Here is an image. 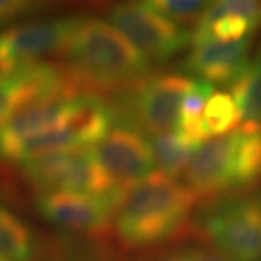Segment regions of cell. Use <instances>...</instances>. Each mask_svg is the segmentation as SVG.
Returning <instances> with one entry per match:
<instances>
[{
  "label": "cell",
  "mask_w": 261,
  "mask_h": 261,
  "mask_svg": "<svg viewBox=\"0 0 261 261\" xmlns=\"http://www.w3.org/2000/svg\"><path fill=\"white\" fill-rule=\"evenodd\" d=\"M63 54L67 74L87 93L129 90L149 71L148 58L113 25L97 18H80Z\"/></svg>",
  "instance_id": "cell-1"
},
{
  "label": "cell",
  "mask_w": 261,
  "mask_h": 261,
  "mask_svg": "<svg viewBox=\"0 0 261 261\" xmlns=\"http://www.w3.org/2000/svg\"><path fill=\"white\" fill-rule=\"evenodd\" d=\"M199 197L174 177L152 171L123 190L115 212V232L126 248H149L177 237Z\"/></svg>",
  "instance_id": "cell-2"
},
{
  "label": "cell",
  "mask_w": 261,
  "mask_h": 261,
  "mask_svg": "<svg viewBox=\"0 0 261 261\" xmlns=\"http://www.w3.org/2000/svg\"><path fill=\"white\" fill-rule=\"evenodd\" d=\"M196 228L232 261H261V192L211 202Z\"/></svg>",
  "instance_id": "cell-3"
},
{
  "label": "cell",
  "mask_w": 261,
  "mask_h": 261,
  "mask_svg": "<svg viewBox=\"0 0 261 261\" xmlns=\"http://www.w3.org/2000/svg\"><path fill=\"white\" fill-rule=\"evenodd\" d=\"M20 171L38 193L79 192L109 199L115 207L122 195L90 148L67 149L35 157L20 163Z\"/></svg>",
  "instance_id": "cell-4"
},
{
  "label": "cell",
  "mask_w": 261,
  "mask_h": 261,
  "mask_svg": "<svg viewBox=\"0 0 261 261\" xmlns=\"http://www.w3.org/2000/svg\"><path fill=\"white\" fill-rule=\"evenodd\" d=\"M193 79L177 73L147 75L123 99V118L151 137L177 129L181 103ZM115 111V112H119Z\"/></svg>",
  "instance_id": "cell-5"
},
{
  "label": "cell",
  "mask_w": 261,
  "mask_h": 261,
  "mask_svg": "<svg viewBox=\"0 0 261 261\" xmlns=\"http://www.w3.org/2000/svg\"><path fill=\"white\" fill-rule=\"evenodd\" d=\"M108 19L148 60L167 61L192 44V31L151 9L147 2L119 3Z\"/></svg>",
  "instance_id": "cell-6"
},
{
  "label": "cell",
  "mask_w": 261,
  "mask_h": 261,
  "mask_svg": "<svg viewBox=\"0 0 261 261\" xmlns=\"http://www.w3.org/2000/svg\"><path fill=\"white\" fill-rule=\"evenodd\" d=\"M79 16L35 20L0 34V79L19 67L64 53L79 23Z\"/></svg>",
  "instance_id": "cell-7"
},
{
  "label": "cell",
  "mask_w": 261,
  "mask_h": 261,
  "mask_svg": "<svg viewBox=\"0 0 261 261\" xmlns=\"http://www.w3.org/2000/svg\"><path fill=\"white\" fill-rule=\"evenodd\" d=\"M63 93H80L63 67L47 61L19 67L0 79V126L29 103Z\"/></svg>",
  "instance_id": "cell-8"
},
{
  "label": "cell",
  "mask_w": 261,
  "mask_h": 261,
  "mask_svg": "<svg viewBox=\"0 0 261 261\" xmlns=\"http://www.w3.org/2000/svg\"><path fill=\"white\" fill-rule=\"evenodd\" d=\"M94 155L121 192L152 173L154 155L140 129L122 123L105 137Z\"/></svg>",
  "instance_id": "cell-9"
},
{
  "label": "cell",
  "mask_w": 261,
  "mask_h": 261,
  "mask_svg": "<svg viewBox=\"0 0 261 261\" xmlns=\"http://www.w3.org/2000/svg\"><path fill=\"white\" fill-rule=\"evenodd\" d=\"M37 209L51 224L90 237H100L109 231L115 203L105 197L79 192L53 190L38 195Z\"/></svg>",
  "instance_id": "cell-10"
},
{
  "label": "cell",
  "mask_w": 261,
  "mask_h": 261,
  "mask_svg": "<svg viewBox=\"0 0 261 261\" xmlns=\"http://www.w3.org/2000/svg\"><path fill=\"white\" fill-rule=\"evenodd\" d=\"M261 28V2L219 0L209 6L192 31V45L206 42H238Z\"/></svg>",
  "instance_id": "cell-11"
},
{
  "label": "cell",
  "mask_w": 261,
  "mask_h": 261,
  "mask_svg": "<svg viewBox=\"0 0 261 261\" xmlns=\"http://www.w3.org/2000/svg\"><path fill=\"white\" fill-rule=\"evenodd\" d=\"M80 93H63L38 99L22 108L0 126V160L10 161L29 138L58 126L71 112Z\"/></svg>",
  "instance_id": "cell-12"
},
{
  "label": "cell",
  "mask_w": 261,
  "mask_h": 261,
  "mask_svg": "<svg viewBox=\"0 0 261 261\" xmlns=\"http://www.w3.org/2000/svg\"><path fill=\"white\" fill-rule=\"evenodd\" d=\"M232 132L203 142L185 170L186 185L200 202H215L231 196L229 168L232 157Z\"/></svg>",
  "instance_id": "cell-13"
},
{
  "label": "cell",
  "mask_w": 261,
  "mask_h": 261,
  "mask_svg": "<svg viewBox=\"0 0 261 261\" xmlns=\"http://www.w3.org/2000/svg\"><path fill=\"white\" fill-rule=\"evenodd\" d=\"M254 38L238 42H206L195 45L186 57L183 67L199 80L229 86L240 75L251 58Z\"/></svg>",
  "instance_id": "cell-14"
},
{
  "label": "cell",
  "mask_w": 261,
  "mask_h": 261,
  "mask_svg": "<svg viewBox=\"0 0 261 261\" xmlns=\"http://www.w3.org/2000/svg\"><path fill=\"white\" fill-rule=\"evenodd\" d=\"M228 89L241 112L243 123L261 126V47Z\"/></svg>",
  "instance_id": "cell-15"
},
{
  "label": "cell",
  "mask_w": 261,
  "mask_h": 261,
  "mask_svg": "<svg viewBox=\"0 0 261 261\" xmlns=\"http://www.w3.org/2000/svg\"><path fill=\"white\" fill-rule=\"evenodd\" d=\"M149 145L152 149L154 163H157L160 168L159 171L174 178L186 170L190 160L200 147L185 138L177 130L151 137Z\"/></svg>",
  "instance_id": "cell-16"
},
{
  "label": "cell",
  "mask_w": 261,
  "mask_h": 261,
  "mask_svg": "<svg viewBox=\"0 0 261 261\" xmlns=\"http://www.w3.org/2000/svg\"><path fill=\"white\" fill-rule=\"evenodd\" d=\"M34 237L18 215L0 206V261H31Z\"/></svg>",
  "instance_id": "cell-17"
},
{
  "label": "cell",
  "mask_w": 261,
  "mask_h": 261,
  "mask_svg": "<svg viewBox=\"0 0 261 261\" xmlns=\"http://www.w3.org/2000/svg\"><path fill=\"white\" fill-rule=\"evenodd\" d=\"M241 123L243 116L229 92L215 90L203 112V125L209 140L232 132Z\"/></svg>",
  "instance_id": "cell-18"
},
{
  "label": "cell",
  "mask_w": 261,
  "mask_h": 261,
  "mask_svg": "<svg viewBox=\"0 0 261 261\" xmlns=\"http://www.w3.org/2000/svg\"><path fill=\"white\" fill-rule=\"evenodd\" d=\"M151 9L171 19L176 23H197L202 13L209 6V2L192 0H151L147 2Z\"/></svg>",
  "instance_id": "cell-19"
},
{
  "label": "cell",
  "mask_w": 261,
  "mask_h": 261,
  "mask_svg": "<svg viewBox=\"0 0 261 261\" xmlns=\"http://www.w3.org/2000/svg\"><path fill=\"white\" fill-rule=\"evenodd\" d=\"M163 261H232L221 250L209 244L189 245L174 250Z\"/></svg>",
  "instance_id": "cell-20"
},
{
  "label": "cell",
  "mask_w": 261,
  "mask_h": 261,
  "mask_svg": "<svg viewBox=\"0 0 261 261\" xmlns=\"http://www.w3.org/2000/svg\"><path fill=\"white\" fill-rule=\"evenodd\" d=\"M44 8L42 3L27 0H0V25L27 18Z\"/></svg>",
  "instance_id": "cell-21"
},
{
  "label": "cell",
  "mask_w": 261,
  "mask_h": 261,
  "mask_svg": "<svg viewBox=\"0 0 261 261\" xmlns=\"http://www.w3.org/2000/svg\"><path fill=\"white\" fill-rule=\"evenodd\" d=\"M0 181H2V180H0Z\"/></svg>",
  "instance_id": "cell-22"
}]
</instances>
